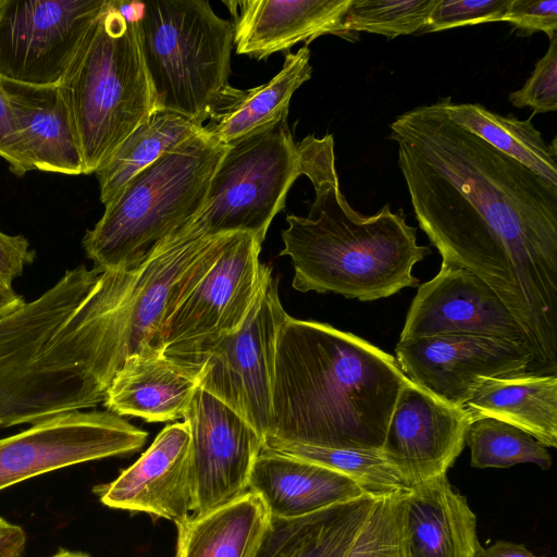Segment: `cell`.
<instances>
[{
	"mask_svg": "<svg viewBox=\"0 0 557 557\" xmlns=\"http://www.w3.org/2000/svg\"><path fill=\"white\" fill-rule=\"evenodd\" d=\"M12 523L8 522L5 519L0 517V533L7 530Z\"/></svg>",
	"mask_w": 557,
	"mask_h": 557,
	"instance_id": "cell-41",
	"label": "cell"
},
{
	"mask_svg": "<svg viewBox=\"0 0 557 557\" xmlns=\"http://www.w3.org/2000/svg\"><path fill=\"white\" fill-rule=\"evenodd\" d=\"M478 557H543L530 552L524 545L509 541H497L481 548Z\"/></svg>",
	"mask_w": 557,
	"mask_h": 557,
	"instance_id": "cell-38",
	"label": "cell"
},
{
	"mask_svg": "<svg viewBox=\"0 0 557 557\" xmlns=\"http://www.w3.org/2000/svg\"><path fill=\"white\" fill-rule=\"evenodd\" d=\"M271 516L252 491L175 524V557H253Z\"/></svg>",
	"mask_w": 557,
	"mask_h": 557,
	"instance_id": "cell-25",
	"label": "cell"
},
{
	"mask_svg": "<svg viewBox=\"0 0 557 557\" xmlns=\"http://www.w3.org/2000/svg\"><path fill=\"white\" fill-rule=\"evenodd\" d=\"M94 492L109 508L145 512L175 524L189 519L195 494L187 423L166 425L132 466Z\"/></svg>",
	"mask_w": 557,
	"mask_h": 557,
	"instance_id": "cell-16",
	"label": "cell"
},
{
	"mask_svg": "<svg viewBox=\"0 0 557 557\" xmlns=\"http://www.w3.org/2000/svg\"><path fill=\"white\" fill-rule=\"evenodd\" d=\"M311 74L310 50L304 46L286 54L282 70L268 83L246 90L228 86L203 126L226 146L286 121L292 96Z\"/></svg>",
	"mask_w": 557,
	"mask_h": 557,
	"instance_id": "cell-23",
	"label": "cell"
},
{
	"mask_svg": "<svg viewBox=\"0 0 557 557\" xmlns=\"http://www.w3.org/2000/svg\"><path fill=\"white\" fill-rule=\"evenodd\" d=\"M396 361L417 386L438 400L465 409L486 379L534 372V356L527 346L468 334L399 339Z\"/></svg>",
	"mask_w": 557,
	"mask_h": 557,
	"instance_id": "cell-12",
	"label": "cell"
},
{
	"mask_svg": "<svg viewBox=\"0 0 557 557\" xmlns=\"http://www.w3.org/2000/svg\"><path fill=\"white\" fill-rule=\"evenodd\" d=\"M453 334L498 337L531 349L522 327L486 283L442 261L438 273L418 286L399 339Z\"/></svg>",
	"mask_w": 557,
	"mask_h": 557,
	"instance_id": "cell-14",
	"label": "cell"
},
{
	"mask_svg": "<svg viewBox=\"0 0 557 557\" xmlns=\"http://www.w3.org/2000/svg\"><path fill=\"white\" fill-rule=\"evenodd\" d=\"M382 497L364 494L299 518L271 517L253 557H346Z\"/></svg>",
	"mask_w": 557,
	"mask_h": 557,
	"instance_id": "cell-22",
	"label": "cell"
},
{
	"mask_svg": "<svg viewBox=\"0 0 557 557\" xmlns=\"http://www.w3.org/2000/svg\"><path fill=\"white\" fill-rule=\"evenodd\" d=\"M262 243L252 234L230 235L219 258L163 325V351L201 366L205 355L247 317L270 268L260 263Z\"/></svg>",
	"mask_w": 557,
	"mask_h": 557,
	"instance_id": "cell-9",
	"label": "cell"
},
{
	"mask_svg": "<svg viewBox=\"0 0 557 557\" xmlns=\"http://www.w3.org/2000/svg\"><path fill=\"white\" fill-rule=\"evenodd\" d=\"M263 448L330 468L375 496L404 493L411 487L381 450L330 448L273 440L264 441Z\"/></svg>",
	"mask_w": 557,
	"mask_h": 557,
	"instance_id": "cell-28",
	"label": "cell"
},
{
	"mask_svg": "<svg viewBox=\"0 0 557 557\" xmlns=\"http://www.w3.org/2000/svg\"><path fill=\"white\" fill-rule=\"evenodd\" d=\"M50 557H90L89 555L82 552H73L69 549H60L58 553Z\"/></svg>",
	"mask_w": 557,
	"mask_h": 557,
	"instance_id": "cell-40",
	"label": "cell"
},
{
	"mask_svg": "<svg viewBox=\"0 0 557 557\" xmlns=\"http://www.w3.org/2000/svg\"><path fill=\"white\" fill-rule=\"evenodd\" d=\"M472 421L466 409L438 400L410 381L400 389L381 451L411 486L447 475L466 446Z\"/></svg>",
	"mask_w": 557,
	"mask_h": 557,
	"instance_id": "cell-15",
	"label": "cell"
},
{
	"mask_svg": "<svg viewBox=\"0 0 557 557\" xmlns=\"http://www.w3.org/2000/svg\"><path fill=\"white\" fill-rule=\"evenodd\" d=\"M400 494L382 497L346 557H400Z\"/></svg>",
	"mask_w": 557,
	"mask_h": 557,
	"instance_id": "cell-31",
	"label": "cell"
},
{
	"mask_svg": "<svg viewBox=\"0 0 557 557\" xmlns=\"http://www.w3.org/2000/svg\"><path fill=\"white\" fill-rule=\"evenodd\" d=\"M26 546V533L22 527L11 524L0 533V557H21Z\"/></svg>",
	"mask_w": 557,
	"mask_h": 557,
	"instance_id": "cell-37",
	"label": "cell"
},
{
	"mask_svg": "<svg viewBox=\"0 0 557 557\" xmlns=\"http://www.w3.org/2000/svg\"><path fill=\"white\" fill-rule=\"evenodd\" d=\"M510 0H440L431 12L424 32L503 21Z\"/></svg>",
	"mask_w": 557,
	"mask_h": 557,
	"instance_id": "cell-33",
	"label": "cell"
},
{
	"mask_svg": "<svg viewBox=\"0 0 557 557\" xmlns=\"http://www.w3.org/2000/svg\"><path fill=\"white\" fill-rule=\"evenodd\" d=\"M287 120L226 145L205 205L188 224L206 236L248 233L263 243L300 176Z\"/></svg>",
	"mask_w": 557,
	"mask_h": 557,
	"instance_id": "cell-7",
	"label": "cell"
},
{
	"mask_svg": "<svg viewBox=\"0 0 557 557\" xmlns=\"http://www.w3.org/2000/svg\"><path fill=\"white\" fill-rule=\"evenodd\" d=\"M352 0L225 1L234 16L237 54L263 60L319 36L343 35V21Z\"/></svg>",
	"mask_w": 557,
	"mask_h": 557,
	"instance_id": "cell-18",
	"label": "cell"
},
{
	"mask_svg": "<svg viewBox=\"0 0 557 557\" xmlns=\"http://www.w3.org/2000/svg\"><path fill=\"white\" fill-rule=\"evenodd\" d=\"M420 228L476 275L524 331L534 371L557 374V187L453 121L441 101L391 124Z\"/></svg>",
	"mask_w": 557,
	"mask_h": 557,
	"instance_id": "cell-1",
	"label": "cell"
},
{
	"mask_svg": "<svg viewBox=\"0 0 557 557\" xmlns=\"http://www.w3.org/2000/svg\"><path fill=\"white\" fill-rule=\"evenodd\" d=\"M201 366L145 349L128 357L114 374L103 405L120 417L147 422L183 418L199 386Z\"/></svg>",
	"mask_w": 557,
	"mask_h": 557,
	"instance_id": "cell-19",
	"label": "cell"
},
{
	"mask_svg": "<svg viewBox=\"0 0 557 557\" xmlns=\"http://www.w3.org/2000/svg\"><path fill=\"white\" fill-rule=\"evenodd\" d=\"M147 436L110 411L51 416L0 438V491L70 466L131 454L144 446Z\"/></svg>",
	"mask_w": 557,
	"mask_h": 557,
	"instance_id": "cell-11",
	"label": "cell"
},
{
	"mask_svg": "<svg viewBox=\"0 0 557 557\" xmlns=\"http://www.w3.org/2000/svg\"><path fill=\"white\" fill-rule=\"evenodd\" d=\"M0 158L5 160L11 172L23 176L33 170L9 103L8 96L0 79Z\"/></svg>",
	"mask_w": 557,
	"mask_h": 557,
	"instance_id": "cell-35",
	"label": "cell"
},
{
	"mask_svg": "<svg viewBox=\"0 0 557 557\" xmlns=\"http://www.w3.org/2000/svg\"><path fill=\"white\" fill-rule=\"evenodd\" d=\"M225 148L203 126L131 178L83 237L94 267L131 268L196 216Z\"/></svg>",
	"mask_w": 557,
	"mask_h": 557,
	"instance_id": "cell-5",
	"label": "cell"
},
{
	"mask_svg": "<svg viewBox=\"0 0 557 557\" xmlns=\"http://www.w3.org/2000/svg\"><path fill=\"white\" fill-rule=\"evenodd\" d=\"M409 382L395 357L368 341L287 315L276 341L264 441L381 450Z\"/></svg>",
	"mask_w": 557,
	"mask_h": 557,
	"instance_id": "cell-2",
	"label": "cell"
},
{
	"mask_svg": "<svg viewBox=\"0 0 557 557\" xmlns=\"http://www.w3.org/2000/svg\"><path fill=\"white\" fill-rule=\"evenodd\" d=\"M470 465L478 469H506L518 463H534L543 470L552 466L547 448L529 433L494 418L473 420L466 432Z\"/></svg>",
	"mask_w": 557,
	"mask_h": 557,
	"instance_id": "cell-29",
	"label": "cell"
},
{
	"mask_svg": "<svg viewBox=\"0 0 557 557\" xmlns=\"http://www.w3.org/2000/svg\"><path fill=\"white\" fill-rule=\"evenodd\" d=\"M248 491L265 504L271 517L299 518L368 494L350 478L324 466L263 448Z\"/></svg>",
	"mask_w": 557,
	"mask_h": 557,
	"instance_id": "cell-20",
	"label": "cell"
},
{
	"mask_svg": "<svg viewBox=\"0 0 557 557\" xmlns=\"http://www.w3.org/2000/svg\"><path fill=\"white\" fill-rule=\"evenodd\" d=\"M400 557H478L476 517L447 475L399 496Z\"/></svg>",
	"mask_w": 557,
	"mask_h": 557,
	"instance_id": "cell-17",
	"label": "cell"
},
{
	"mask_svg": "<svg viewBox=\"0 0 557 557\" xmlns=\"http://www.w3.org/2000/svg\"><path fill=\"white\" fill-rule=\"evenodd\" d=\"M503 21L525 33H557V0H510Z\"/></svg>",
	"mask_w": 557,
	"mask_h": 557,
	"instance_id": "cell-34",
	"label": "cell"
},
{
	"mask_svg": "<svg viewBox=\"0 0 557 557\" xmlns=\"http://www.w3.org/2000/svg\"><path fill=\"white\" fill-rule=\"evenodd\" d=\"M135 10L158 112L203 126L230 86L234 24L207 0L135 2Z\"/></svg>",
	"mask_w": 557,
	"mask_h": 557,
	"instance_id": "cell-6",
	"label": "cell"
},
{
	"mask_svg": "<svg viewBox=\"0 0 557 557\" xmlns=\"http://www.w3.org/2000/svg\"><path fill=\"white\" fill-rule=\"evenodd\" d=\"M107 0H0V78L57 86Z\"/></svg>",
	"mask_w": 557,
	"mask_h": 557,
	"instance_id": "cell-10",
	"label": "cell"
},
{
	"mask_svg": "<svg viewBox=\"0 0 557 557\" xmlns=\"http://www.w3.org/2000/svg\"><path fill=\"white\" fill-rule=\"evenodd\" d=\"M60 87L78 140L83 174L96 173L157 110L135 2L107 0Z\"/></svg>",
	"mask_w": 557,
	"mask_h": 557,
	"instance_id": "cell-4",
	"label": "cell"
},
{
	"mask_svg": "<svg viewBox=\"0 0 557 557\" xmlns=\"http://www.w3.org/2000/svg\"><path fill=\"white\" fill-rule=\"evenodd\" d=\"M183 419L190 433L194 516H199L248 492L264 442L240 416L200 387Z\"/></svg>",
	"mask_w": 557,
	"mask_h": 557,
	"instance_id": "cell-13",
	"label": "cell"
},
{
	"mask_svg": "<svg viewBox=\"0 0 557 557\" xmlns=\"http://www.w3.org/2000/svg\"><path fill=\"white\" fill-rule=\"evenodd\" d=\"M202 128L183 115L156 112L137 126L95 173L101 202L108 205L137 173Z\"/></svg>",
	"mask_w": 557,
	"mask_h": 557,
	"instance_id": "cell-27",
	"label": "cell"
},
{
	"mask_svg": "<svg viewBox=\"0 0 557 557\" xmlns=\"http://www.w3.org/2000/svg\"><path fill=\"white\" fill-rule=\"evenodd\" d=\"M440 0H352L343 21V35L368 32L394 38L414 34L428 24Z\"/></svg>",
	"mask_w": 557,
	"mask_h": 557,
	"instance_id": "cell-30",
	"label": "cell"
},
{
	"mask_svg": "<svg viewBox=\"0 0 557 557\" xmlns=\"http://www.w3.org/2000/svg\"><path fill=\"white\" fill-rule=\"evenodd\" d=\"M287 315L270 267L244 322L201 360L198 387L240 416L263 442L272 423L276 341Z\"/></svg>",
	"mask_w": 557,
	"mask_h": 557,
	"instance_id": "cell-8",
	"label": "cell"
},
{
	"mask_svg": "<svg viewBox=\"0 0 557 557\" xmlns=\"http://www.w3.org/2000/svg\"><path fill=\"white\" fill-rule=\"evenodd\" d=\"M516 108L530 107L533 115L557 110V33L549 38L546 53L536 62L524 85L509 94Z\"/></svg>",
	"mask_w": 557,
	"mask_h": 557,
	"instance_id": "cell-32",
	"label": "cell"
},
{
	"mask_svg": "<svg viewBox=\"0 0 557 557\" xmlns=\"http://www.w3.org/2000/svg\"><path fill=\"white\" fill-rule=\"evenodd\" d=\"M472 420L494 418L557 447V374L520 372L484 380L465 405Z\"/></svg>",
	"mask_w": 557,
	"mask_h": 557,
	"instance_id": "cell-24",
	"label": "cell"
},
{
	"mask_svg": "<svg viewBox=\"0 0 557 557\" xmlns=\"http://www.w3.org/2000/svg\"><path fill=\"white\" fill-rule=\"evenodd\" d=\"M1 83L33 170L83 174L78 140L60 85Z\"/></svg>",
	"mask_w": 557,
	"mask_h": 557,
	"instance_id": "cell-21",
	"label": "cell"
},
{
	"mask_svg": "<svg viewBox=\"0 0 557 557\" xmlns=\"http://www.w3.org/2000/svg\"><path fill=\"white\" fill-rule=\"evenodd\" d=\"M300 173L314 188L307 216L288 214L281 256L290 258L298 292L339 294L372 301L420 285L416 263L431 253L417 228L386 203L373 215L354 210L339 188L332 134L296 143Z\"/></svg>",
	"mask_w": 557,
	"mask_h": 557,
	"instance_id": "cell-3",
	"label": "cell"
},
{
	"mask_svg": "<svg viewBox=\"0 0 557 557\" xmlns=\"http://www.w3.org/2000/svg\"><path fill=\"white\" fill-rule=\"evenodd\" d=\"M25 302L24 298L18 295L13 287L0 284V318L14 311Z\"/></svg>",
	"mask_w": 557,
	"mask_h": 557,
	"instance_id": "cell-39",
	"label": "cell"
},
{
	"mask_svg": "<svg viewBox=\"0 0 557 557\" xmlns=\"http://www.w3.org/2000/svg\"><path fill=\"white\" fill-rule=\"evenodd\" d=\"M36 252L23 235H9L0 231V284L12 287L25 265L33 263Z\"/></svg>",
	"mask_w": 557,
	"mask_h": 557,
	"instance_id": "cell-36",
	"label": "cell"
},
{
	"mask_svg": "<svg viewBox=\"0 0 557 557\" xmlns=\"http://www.w3.org/2000/svg\"><path fill=\"white\" fill-rule=\"evenodd\" d=\"M447 115L481 137L500 152L519 161L544 181L557 187L556 137L546 143L528 120L503 116L479 103H456L451 97L440 99Z\"/></svg>",
	"mask_w": 557,
	"mask_h": 557,
	"instance_id": "cell-26",
	"label": "cell"
}]
</instances>
